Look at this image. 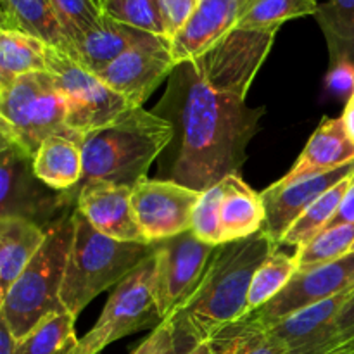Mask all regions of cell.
<instances>
[{
    "instance_id": "16",
    "label": "cell",
    "mask_w": 354,
    "mask_h": 354,
    "mask_svg": "<svg viewBox=\"0 0 354 354\" xmlns=\"http://www.w3.org/2000/svg\"><path fill=\"white\" fill-rule=\"evenodd\" d=\"M354 294V289L339 296L311 304L266 325L289 354H322L330 351L337 335V318L342 306ZM263 327V325H261Z\"/></svg>"
},
{
    "instance_id": "6",
    "label": "cell",
    "mask_w": 354,
    "mask_h": 354,
    "mask_svg": "<svg viewBox=\"0 0 354 354\" xmlns=\"http://www.w3.org/2000/svg\"><path fill=\"white\" fill-rule=\"evenodd\" d=\"M52 135L75 133L66 124V104L47 71L28 73L0 86V137L33 158Z\"/></svg>"
},
{
    "instance_id": "39",
    "label": "cell",
    "mask_w": 354,
    "mask_h": 354,
    "mask_svg": "<svg viewBox=\"0 0 354 354\" xmlns=\"http://www.w3.org/2000/svg\"><path fill=\"white\" fill-rule=\"evenodd\" d=\"M354 342V294L348 299V303L342 306L341 313L337 318V335L332 349L337 346Z\"/></svg>"
},
{
    "instance_id": "5",
    "label": "cell",
    "mask_w": 354,
    "mask_h": 354,
    "mask_svg": "<svg viewBox=\"0 0 354 354\" xmlns=\"http://www.w3.org/2000/svg\"><path fill=\"white\" fill-rule=\"evenodd\" d=\"M73 211L45 225V244L9 292L0 297V322L7 325L16 341L26 337L52 315L64 311L61 289L73 242Z\"/></svg>"
},
{
    "instance_id": "7",
    "label": "cell",
    "mask_w": 354,
    "mask_h": 354,
    "mask_svg": "<svg viewBox=\"0 0 354 354\" xmlns=\"http://www.w3.org/2000/svg\"><path fill=\"white\" fill-rule=\"evenodd\" d=\"M47 73L66 104V124L78 137L106 127L133 109L124 97L111 90L95 73L83 68L59 48H47Z\"/></svg>"
},
{
    "instance_id": "38",
    "label": "cell",
    "mask_w": 354,
    "mask_h": 354,
    "mask_svg": "<svg viewBox=\"0 0 354 354\" xmlns=\"http://www.w3.org/2000/svg\"><path fill=\"white\" fill-rule=\"evenodd\" d=\"M201 0H161L162 12L169 30V40L175 37L176 31L187 23L194 10L197 9Z\"/></svg>"
},
{
    "instance_id": "20",
    "label": "cell",
    "mask_w": 354,
    "mask_h": 354,
    "mask_svg": "<svg viewBox=\"0 0 354 354\" xmlns=\"http://www.w3.org/2000/svg\"><path fill=\"white\" fill-rule=\"evenodd\" d=\"M354 161V144L341 118H324L286 178L322 175Z\"/></svg>"
},
{
    "instance_id": "26",
    "label": "cell",
    "mask_w": 354,
    "mask_h": 354,
    "mask_svg": "<svg viewBox=\"0 0 354 354\" xmlns=\"http://www.w3.org/2000/svg\"><path fill=\"white\" fill-rule=\"evenodd\" d=\"M207 342L214 354H289L282 342L249 317L228 325Z\"/></svg>"
},
{
    "instance_id": "37",
    "label": "cell",
    "mask_w": 354,
    "mask_h": 354,
    "mask_svg": "<svg viewBox=\"0 0 354 354\" xmlns=\"http://www.w3.org/2000/svg\"><path fill=\"white\" fill-rule=\"evenodd\" d=\"M325 88L328 95L348 100L354 93V62L339 61L330 64V69L325 76Z\"/></svg>"
},
{
    "instance_id": "34",
    "label": "cell",
    "mask_w": 354,
    "mask_h": 354,
    "mask_svg": "<svg viewBox=\"0 0 354 354\" xmlns=\"http://www.w3.org/2000/svg\"><path fill=\"white\" fill-rule=\"evenodd\" d=\"M223 180L201 194L192 214V232L197 239L211 245H221L220 235V204L223 199Z\"/></svg>"
},
{
    "instance_id": "42",
    "label": "cell",
    "mask_w": 354,
    "mask_h": 354,
    "mask_svg": "<svg viewBox=\"0 0 354 354\" xmlns=\"http://www.w3.org/2000/svg\"><path fill=\"white\" fill-rule=\"evenodd\" d=\"M14 344L16 339L12 337L7 325L0 322V354H14Z\"/></svg>"
},
{
    "instance_id": "45",
    "label": "cell",
    "mask_w": 354,
    "mask_h": 354,
    "mask_svg": "<svg viewBox=\"0 0 354 354\" xmlns=\"http://www.w3.org/2000/svg\"><path fill=\"white\" fill-rule=\"evenodd\" d=\"M351 252H354V245H353V249H351Z\"/></svg>"
},
{
    "instance_id": "18",
    "label": "cell",
    "mask_w": 354,
    "mask_h": 354,
    "mask_svg": "<svg viewBox=\"0 0 354 354\" xmlns=\"http://www.w3.org/2000/svg\"><path fill=\"white\" fill-rule=\"evenodd\" d=\"M245 0H201L169 41L176 64L190 62L237 28Z\"/></svg>"
},
{
    "instance_id": "12",
    "label": "cell",
    "mask_w": 354,
    "mask_h": 354,
    "mask_svg": "<svg viewBox=\"0 0 354 354\" xmlns=\"http://www.w3.org/2000/svg\"><path fill=\"white\" fill-rule=\"evenodd\" d=\"M201 194L173 180L147 178L137 183L131 189V206L145 239L154 244L192 230Z\"/></svg>"
},
{
    "instance_id": "41",
    "label": "cell",
    "mask_w": 354,
    "mask_h": 354,
    "mask_svg": "<svg viewBox=\"0 0 354 354\" xmlns=\"http://www.w3.org/2000/svg\"><path fill=\"white\" fill-rule=\"evenodd\" d=\"M342 123H344L346 131H348L349 138L353 140L354 144V93L346 100V107L342 111V116H341Z\"/></svg>"
},
{
    "instance_id": "28",
    "label": "cell",
    "mask_w": 354,
    "mask_h": 354,
    "mask_svg": "<svg viewBox=\"0 0 354 354\" xmlns=\"http://www.w3.org/2000/svg\"><path fill=\"white\" fill-rule=\"evenodd\" d=\"M75 320L66 311L52 315L26 337L16 341L14 354H75L80 342Z\"/></svg>"
},
{
    "instance_id": "24",
    "label": "cell",
    "mask_w": 354,
    "mask_h": 354,
    "mask_svg": "<svg viewBox=\"0 0 354 354\" xmlns=\"http://www.w3.org/2000/svg\"><path fill=\"white\" fill-rule=\"evenodd\" d=\"M0 30L19 31L69 52V41L50 0H0Z\"/></svg>"
},
{
    "instance_id": "8",
    "label": "cell",
    "mask_w": 354,
    "mask_h": 354,
    "mask_svg": "<svg viewBox=\"0 0 354 354\" xmlns=\"http://www.w3.org/2000/svg\"><path fill=\"white\" fill-rule=\"evenodd\" d=\"M154 266L152 254L114 287L99 320L80 339L75 354H100L113 342L161 324L152 294Z\"/></svg>"
},
{
    "instance_id": "9",
    "label": "cell",
    "mask_w": 354,
    "mask_h": 354,
    "mask_svg": "<svg viewBox=\"0 0 354 354\" xmlns=\"http://www.w3.org/2000/svg\"><path fill=\"white\" fill-rule=\"evenodd\" d=\"M154 244L152 294L162 322L178 313L192 299L218 245L206 244L192 230Z\"/></svg>"
},
{
    "instance_id": "10",
    "label": "cell",
    "mask_w": 354,
    "mask_h": 354,
    "mask_svg": "<svg viewBox=\"0 0 354 354\" xmlns=\"http://www.w3.org/2000/svg\"><path fill=\"white\" fill-rule=\"evenodd\" d=\"M277 31L234 28L190 64L211 88L245 99L252 80L272 50Z\"/></svg>"
},
{
    "instance_id": "2",
    "label": "cell",
    "mask_w": 354,
    "mask_h": 354,
    "mask_svg": "<svg viewBox=\"0 0 354 354\" xmlns=\"http://www.w3.org/2000/svg\"><path fill=\"white\" fill-rule=\"evenodd\" d=\"M265 232L216 248L206 275L192 299L171 318L180 354L207 342L220 330L245 317L252 277L279 249Z\"/></svg>"
},
{
    "instance_id": "21",
    "label": "cell",
    "mask_w": 354,
    "mask_h": 354,
    "mask_svg": "<svg viewBox=\"0 0 354 354\" xmlns=\"http://www.w3.org/2000/svg\"><path fill=\"white\" fill-rule=\"evenodd\" d=\"M47 241V227L23 216H0V297L9 292Z\"/></svg>"
},
{
    "instance_id": "30",
    "label": "cell",
    "mask_w": 354,
    "mask_h": 354,
    "mask_svg": "<svg viewBox=\"0 0 354 354\" xmlns=\"http://www.w3.org/2000/svg\"><path fill=\"white\" fill-rule=\"evenodd\" d=\"M297 272H299V268H297L294 256L286 254L280 249L270 254L259 265L254 277H252L251 287H249L245 317L258 311L259 308L268 304L272 299H275L289 286V282Z\"/></svg>"
},
{
    "instance_id": "23",
    "label": "cell",
    "mask_w": 354,
    "mask_h": 354,
    "mask_svg": "<svg viewBox=\"0 0 354 354\" xmlns=\"http://www.w3.org/2000/svg\"><path fill=\"white\" fill-rule=\"evenodd\" d=\"M76 135H52L33 156L37 178L55 192H69L82 183L83 156Z\"/></svg>"
},
{
    "instance_id": "11",
    "label": "cell",
    "mask_w": 354,
    "mask_h": 354,
    "mask_svg": "<svg viewBox=\"0 0 354 354\" xmlns=\"http://www.w3.org/2000/svg\"><path fill=\"white\" fill-rule=\"evenodd\" d=\"M0 142V216H23L45 227L76 206L71 194L55 192L37 178L33 158L7 138Z\"/></svg>"
},
{
    "instance_id": "43",
    "label": "cell",
    "mask_w": 354,
    "mask_h": 354,
    "mask_svg": "<svg viewBox=\"0 0 354 354\" xmlns=\"http://www.w3.org/2000/svg\"><path fill=\"white\" fill-rule=\"evenodd\" d=\"M182 354H214V351H213V348H211L209 342H201V344L194 346V348H190L189 351H185Z\"/></svg>"
},
{
    "instance_id": "29",
    "label": "cell",
    "mask_w": 354,
    "mask_h": 354,
    "mask_svg": "<svg viewBox=\"0 0 354 354\" xmlns=\"http://www.w3.org/2000/svg\"><path fill=\"white\" fill-rule=\"evenodd\" d=\"M351 178L342 180L335 187L324 194L320 199L315 201L303 214L296 220V223L287 230L283 239L280 241V245H292V248L299 249L306 245L311 239L317 237L320 232H324L328 227L334 216L337 214L339 207H341L342 199H344L346 192H348L349 185H351Z\"/></svg>"
},
{
    "instance_id": "1",
    "label": "cell",
    "mask_w": 354,
    "mask_h": 354,
    "mask_svg": "<svg viewBox=\"0 0 354 354\" xmlns=\"http://www.w3.org/2000/svg\"><path fill=\"white\" fill-rule=\"evenodd\" d=\"M154 113L175 130L159 178L199 192L241 173L265 116L263 107L248 106L244 97L211 88L190 62L176 66Z\"/></svg>"
},
{
    "instance_id": "25",
    "label": "cell",
    "mask_w": 354,
    "mask_h": 354,
    "mask_svg": "<svg viewBox=\"0 0 354 354\" xmlns=\"http://www.w3.org/2000/svg\"><path fill=\"white\" fill-rule=\"evenodd\" d=\"M47 48L30 35L0 30V86L28 73L47 71Z\"/></svg>"
},
{
    "instance_id": "46",
    "label": "cell",
    "mask_w": 354,
    "mask_h": 354,
    "mask_svg": "<svg viewBox=\"0 0 354 354\" xmlns=\"http://www.w3.org/2000/svg\"><path fill=\"white\" fill-rule=\"evenodd\" d=\"M97 2H99V0H97Z\"/></svg>"
},
{
    "instance_id": "27",
    "label": "cell",
    "mask_w": 354,
    "mask_h": 354,
    "mask_svg": "<svg viewBox=\"0 0 354 354\" xmlns=\"http://www.w3.org/2000/svg\"><path fill=\"white\" fill-rule=\"evenodd\" d=\"M330 52V64L339 61L354 62V0H328L317 12Z\"/></svg>"
},
{
    "instance_id": "44",
    "label": "cell",
    "mask_w": 354,
    "mask_h": 354,
    "mask_svg": "<svg viewBox=\"0 0 354 354\" xmlns=\"http://www.w3.org/2000/svg\"><path fill=\"white\" fill-rule=\"evenodd\" d=\"M322 354H354V342H348V344L337 346V348L330 349V351H327V353H322Z\"/></svg>"
},
{
    "instance_id": "17",
    "label": "cell",
    "mask_w": 354,
    "mask_h": 354,
    "mask_svg": "<svg viewBox=\"0 0 354 354\" xmlns=\"http://www.w3.org/2000/svg\"><path fill=\"white\" fill-rule=\"evenodd\" d=\"M69 194L76 199V209L100 234L114 241L151 244L135 220L130 187L93 180L69 190Z\"/></svg>"
},
{
    "instance_id": "33",
    "label": "cell",
    "mask_w": 354,
    "mask_h": 354,
    "mask_svg": "<svg viewBox=\"0 0 354 354\" xmlns=\"http://www.w3.org/2000/svg\"><path fill=\"white\" fill-rule=\"evenodd\" d=\"M354 245V223L337 225L325 228L324 232L311 239L306 245L296 249V265L299 272L317 268L327 263L337 261L351 252Z\"/></svg>"
},
{
    "instance_id": "31",
    "label": "cell",
    "mask_w": 354,
    "mask_h": 354,
    "mask_svg": "<svg viewBox=\"0 0 354 354\" xmlns=\"http://www.w3.org/2000/svg\"><path fill=\"white\" fill-rule=\"evenodd\" d=\"M318 0H245L237 28L279 30L286 21L317 16Z\"/></svg>"
},
{
    "instance_id": "35",
    "label": "cell",
    "mask_w": 354,
    "mask_h": 354,
    "mask_svg": "<svg viewBox=\"0 0 354 354\" xmlns=\"http://www.w3.org/2000/svg\"><path fill=\"white\" fill-rule=\"evenodd\" d=\"M50 3L69 44L82 33L92 30L104 16L97 0H50Z\"/></svg>"
},
{
    "instance_id": "22",
    "label": "cell",
    "mask_w": 354,
    "mask_h": 354,
    "mask_svg": "<svg viewBox=\"0 0 354 354\" xmlns=\"http://www.w3.org/2000/svg\"><path fill=\"white\" fill-rule=\"evenodd\" d=\"M223 183L225 192L220 204L221 244L242 241L261 232L265 225L261 192L251 189L241 175L225 176Z\"/></svg>"
},
{
    "instance_id": "15",
    "label": "cell",
    "mask_w": 354,
    "mask_h": 354,
    "mask_svg": "<svg viewBox=\"0 0 354 354\" xmlns=\"http://www.w3.org/2000/svg\"><path fill=\"white\" fill-rule=\"evenodd\" d=\"M176 66L169 40H165L124 52L97 76L131 106L142 107L152 92L171 76Z\"/></svg>"
},
{
    "instance_id": "19",
    "label": "cell",
    "mask_w": 354,
    "mask_h": 354,
    "mask_svg": "<svg viewBox=\"0 0 354 354\" xmlns=\"http://www.w3.org/2000/svg\"><path fill=\"white\" fill-rule=\"evenodd\" d=\"M165 40L168 38L145 33L137 28L127 26L111 17L102 16V19L92 30L82 33L69 44L68 54L83 68L97 75L106 69L111 62L121 57L124 52Z\"/></svg>"
},
{
    "instance_id": "3",
    "label": "cell",
    "mask_w": 354,
    "mask_h": 354,
    "mask_svg": "<svg viewBox=\"0 0 354 354\" xmlns=\"http://www.w3.org/2000/svg\"><path fill=\"white\" fill-rule=\"evenodd\" d=\"M175 137L171 123L154 111L133 107L109 124L80 138L83 178L130 187L147 180L152 162Z\"/></svg>"
},
{
    "instance_id": "4",
    "label": "cell",
    "mask_w": 354,
    "mask_h": 354,
    "mask_svg": "<svg viewBox=\"0 0 354 354\" xmlns=\"http://www.w3.org/2000/svg\"><path fill=\"white\" fill-rule=\"evenodd\" d=\"M154 249L156 244L121 242L100 234L75 207L73 242L61 289L66 313L78 317L99 294L116 287L151 258Z\"/></svg>"
},
{
    "instance_id": "13",
    "label": "cell",
    "mask_w": 354,
    "mask_h": 354,
    "mask_svg": "<svg viewBox=\"0 0 354 354\" xmlns=\"http://www.w3.org/2000/svg\"><path fill=\"white\" fill-rule=\"evenodd\" d=\"M349 289H354V252L337 261L297 272L275 299L248 317L266 327L294 311L330 299Z\"/></svg>"
},
{
    "instance_id": "32",
    "label": "cell",
    "mask_w": 354,
    "mask_h": 354,
    "mask_svg": "<svg viewBox=\"0 0 354 354\" xmlns=\"http://www.w3.org/2000/svg\"><path fill=\"white\" fill-rule=\"evenodd\" d=\"M99 6L104 16L118 23L169 40L161 0H99Z\"/></svg>"
},
{
    "instance_id": "36",
    "label": "cell",
    "mask_w": 354,
    "mask_h": 354,
    "mask_svg": "<svg viewBox=\"0 0 354 354\" xmlns=\"http://www.w3.org/2000/svg\"><path fill=\"white\" fill-rule=\"evenodd\" d=\"M131 354H180L171 322L162 320L158 327L152 328L149 337H145Z\"/></svg>"
},
{
    "instance_id": "40",
    "label": "cell",
    "mask_w": 354,
    "mask_h": 354,
    "mask_svg": "<svg viewBox=\"0 0 354 354\" xmlns=\"http://www.w3.org/2000/svg\"><path fill=\"white\" fill-rule=\"evenodd\" d=\"M354 223V173L351 178V185H349L348 192H346L344 199H342L341 207H339L337 214L334 216V220L328 223L327 228L337 227V225H351Z\"/></svg>"
},
{
    "instance_id": "14",
    "label": "cell",
    "mask_w": 354,
    "mask_h": 354,
    "mask_svg": "<svg viewBox=\"0 0 354 354\" xmlns=\"http://www.w3.org/2000/svg\"><path fill=\"white\" fill-rule=\"evenodd\" d=\"M354 173V161L342 168L322 175L301 176V178H286L282 176L266 187L261 192L263 206H265V225L263 232L280 245V241L297 218L320 199L327 190L349 178Z\"/></svg>"
}]
</instances>
